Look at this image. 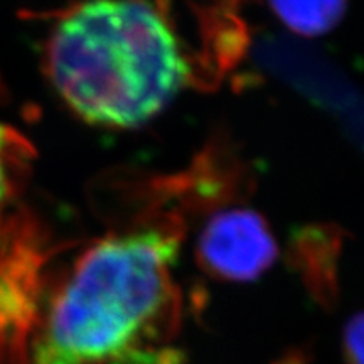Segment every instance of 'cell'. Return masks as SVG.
I'll return each mask as SVG.
<instances>
[{
  "instance_id": "cell-1",
  "label": "cell",
  "mask_w": 364,
  "mask_h": 364,
  "mask_svg": "<svg viewBox=\"0 0 364 364\" xmlns=\"http://www.w3.org/2000/svg\"><path fill=\"white\" fill-rule=\"evenodd\" d=\"M179 247L176 235L157 228L93 245L53 300L33 364H176L152 341L174 307Z\"/></svg>"
},
{
  "instance_id": "cell-2",
  "label": "cell",
  "mask_w": 364,
  "mask_h": 364,
  "mask_svg": "<svg viewBox=\"0 0 364 364\" xmlns=\"http://www.w3.org/2000/svg\"><path fill=\"white\" fill-rule=\"evenodd\" d=\"M48 73L70 110L91 125L136 129L186 88L188 54L147 0H86L54 27Z\"/></svg>"
},
{
  "instance_id": "cell-3",
  "label": "cell",
  "mask_w": 364,
  "mask_h": 364,
  "mask_svg": "<svg viewBox=\"0 0 364 364\" xmlns=\"http://www.w3.org/2000/svg\"><path fill=\"white\" fill-rule=\"evenodd\" d=\"M206 270L223 280L253 282L270 270L279 248L267 221L248 208H231L206 223L198 240Z\"/></svg>"
},
{
  "instance_id": "cell-4",
  "label": "cell",
  "mask_w": 364,
  "mask_h": 364,
  "mask_svg": "<svg viewBox=\"0 0 364 364\" xmlns=\"http://www.w3.org/2000/svg\"><path fill=\"white\" fill-rule=\"evenodd\" d=\"M268 4L287 29L306 38L331 33L348 9V0H268Z\"/></svg>"
},
{
  "instance_id": "cell-5",
  "label": "cell",
  "mask_w": 364,
  "mask_h": 364,
  "mask_svg": "<svg viewBox=\"0 0 364 364\" xmlns=\"http://www.w3.org/2000/svg\"><path fill=\"white\" fill-rule=\"evenodd\" d=\"M14 149V139L11 130L0 125V208L7 201L12 193L11 181V150Z\"/></svg>"
},
{
  "instance_id": "cell-6",
  "label": "cell",
  "mask_w": 364,
  "mask_h": 364,
  "mask_svg": "<svg viewBox=\"0 0 364 364\" xmlns=\"http://www.w3.org/2000/svg\"><path fill=\"white\" fill-rule=\"evenodd\" d=\"M343 348L346 364H363V316L356 314L344 327Z\"/></svg>"
}]
</instances>
